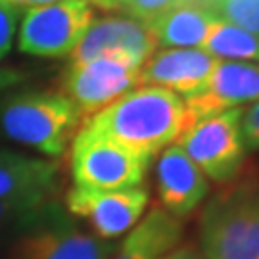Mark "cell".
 I'll return each mask as SVG.
<instances>
[{"label": "cell", "mask_w": 259, "mask_h": 259, "mask_svg": "<svg viewBox=\"0 0 259 259\" xmlns=\"http://www.w3.org/2000/svg\"><path fill=\"white\" fill-rule=\"evenodd\" d=\"M181 219L154 205L108 259H159L183 240Z\"/></svg>", "instance_id": "9a60e30c"}, {"label": "cell", "mask_w": 259, "mask_h": 259, "mask_svg": "<svg viewBox=\"0 0 259 259\" xmlns=\"http://www.w3.org/2000/svg\"><path fill=\"white\" fill-rule=\"evenodd\" d=\"M113 251V244L81 231L52 202L25 225L10 259H108Z\"/></svg>", "instance_id": "8992f818"}, {"label": "cell", "mask_w": 259, "mask_h": 259, "mask_svg": "<svg viewBox=\"0 0 259 259\" xmlns=\"http://www.w3.org/2000/svg\"><path fill=\"white\" fill-rule=\"evenodd\" d=\"M188 125L185 100L159 87H139L84 121V127L152 159Z\"/></svg>", "instance_id": "6da1fadb"}, {"label": "cell", "mask_w": 259, "mask_h": 259, "mask_svg": "<svg viewBox=\"0 0 259 259\" xmlns=\"http://www.w3.org/2000/svg\"><path fill=\"white\" fill-rule=\"evenodd\" d=\"M205 259H259V175L225 183L200 215Z\"/></svg>", "instance_id": "7a4b0ae2"}, {"label": "cell", "mask_w": 259, "mask_h": 259, "mask_svg": "<svg viewBox=\"0 0 259 259\" xmlns=\"http://www.w3.org/2000/svg\"><path fill=\"white\" fill-rule=\"evenodd\" d=\"M150 157L140 156L89 127L77 131L71 144L69 167L75 186L94 190H123L140 186Z\"/></svg>", "instance_id": "277c9868"}, {"label": "cell", "mask_w": 259, "mask_h": 259, "mask_svg": "<svg viewBox=\"0 0 259 259\" xmlns=\"http://www.w3.org/2000/svg\"><path fill=\"white\" fill-rule=\"evenodd\" d=\"M81 121L62 93H19L0 102L2 135L48 157L64 154Z\"/></svg>", "instance_id": "3957f363"}, {"label": "cell", "mask_w": 259, "mask_h": 259, "mask_svg": "<svg viewBox=\"0 0 259 259\" xmlns=\"http://www.w3.org/2000/svg\"><path fill=\"white\" fill-rule=\"evenodd\" d=\"M157 42L152 29L127 16H104L93 19L83 38L71 52V64H83L102 56H129L144 65Z\"/></svg>", "instance_id": "30bf717a"}, {"label": "cell", "mask_w": 259, "mask_h": 259, "mask_svg": "<svg viewBox=\"0 0 259 259\" xmlns=\"http://www.w3.org/2000/svg\"><path fill=\"white\" fill-rule=\"evenodd\" d=\"M40 209H25V207H19V205L8 204V202L0 200V229L10 225V223H19V225L25 227L27 223H31L37 217V213Z\"/></svg>", "instance_id": "7402d4cb"}, {"label": "cell", "mask_w": 259, "mask_h": 259, "mask_svg": "<svg viewBox=\"0 0 259 259\" xmlns=\"http://www.w3.org/2000/svg\"><path fill=\"white\" fill-rule=\"evenodd\" d=\"M94 19L87 0H60L33 6L23 14L18 47L38 58H64L73 52Z\"/></svg>", "instance_id": "ba28073f"}, {"label": "cell", "mask_w": 259, "mask_h": 259, "mask_svg": "<svg viewBox=\"0 0 259 259\" xmlns=\"http://www.w3.org/2000/svg\"><path fill=\"white\" fill-rule=\"evenodd\" d=\"M142 64L129 56H102L83 64H69L62 75V91L83 121L115 102L140 83Z\"/></svg>", "instance_id": "52a82bcc"}, {"label": "cell", "mask_w": 259, "mask_h": 259, "mask_svg": "<svg viewBox=\"0 0 259 259\" xmlns=\"http://www.w3.org/2000/svg\"><path fill=\"white\" fill-rule=\"evenodd\" d=\"M219 60L202 48H165L154 52L140 69V83L188 96L204 93Z\"/></svg>", "instance_id": "7c38bea8"}, {"label": "cell", "mask_w": 259, "mask_h": 259, "mask_svg": "<svg viewBox=\"0 0 259 259\" xmlns=\"http://www.w3.org/2000/svg\"><path fill=\"white\" fill-rule=\"evenodd\" d=\"M202 50L211 54L213 58L231 60V62H240V60L259 62V37L217 19Z\"/></svg>", "instance_id": "e0dca14e"}, {"label": "cell", "mask_w": 259, "mask_h": 259, "mask_svg": "<svg viewBox=\"0 0 259 259\" xmlns=\"http://www.w3.org/2000/svg\"><path fill=\"white\" fill-rule=\"evenodd\" d=\"M148 200V190L142 186L123 190L73 186L65 196V205L71 215L89 221L98 238L110 240L131 231L142 219Z\"/></svg>", "instance_id": "9c48e42d"}, {"label": "cell", "mask_w": 259, "mask_h": 259, "mask_svg": "<svg viewBox=\"0 0 259 259\" xmlns=\"http://www.w3.org/2000/svg\"><path fill=\"white\" fill-rule=\"evenodd\" d=\"M240 108L213 113L190 123L179 137V146L200 171L215 183H229L242 173L246 142L242 137Z\"/></svg>", "instance_id": "5b68a950"}, {"label": "cell", "mask_w": 259, "mask_h": 259, "mask_svg": "<svg viewBox=\"0 0 259 259\" xmlns=\"http://www.w3.org/2000/svg\"><path fill=\"white\" fill-rule=\"evenodd\" d=\"M246 102H259V65L219 60L204 93L185 98L188 125Z\"/></svg>", "instance_id": "4fadbf2b"}, {"label": "cell", "mask_w": 259, "mask_h": 259, "mask_svg": "<svg viewBox=\"0 0 259 259\" xmlns=\"http://www.w3.org/2000/svg\"><path fill=\"white\" fill-rule=\"evenodd\" d=\"M19 18H21V8L18 4L0 0V60L6 58V54L12 50Z\"/></svg>", "instance_id": "ffe728a7"}, {"label": "cell", "mask_w": 259, "mask_h": 259, "mask_svg": "<svg viewBox=\"0 0 259 259\" xmlns=\"http://www.w3.org/2000/svg\"><path fill=\"white\" fill-rule=\"evenodd\" d=\"M217 18L204 4L186 0L152 21L148 27L157 45L165 48H198L204 47Z\"/></svg>", "instance_id": "2e32d148"}, {"label": "cell", "mask_w": 259, "mask_h": 259, "mask_svg": "<svg viewBox=\"0 0 259 259\" xmlns=\"http://www.w3.org/2000/svg\"><path fill=\"white\" fill-rule=\"evenodd\" d=\"M60 165L40 157L0 150V200L25 209L54 202L60 188Z\"/></svg>", "instance_id": "8fae6325"}, {"label": "cell", "mask_w": 259, "mask_h": 259, "mask_svg": "<svg viewBox=\"0 0 259 259\" xmlns=\"http://www.w3.org/2000/svg\"><path fill=\"white\" fill-rule=\"evenodd\" d=\"M159 259H205L200 248H196L194 244H179L177 248L167 251L165 255Z\"/></svg>", "instance_id": "603a6c76"}, {"label": "cell", "mask_w": 259, "mask_h": 259, "mask_svg": "<svg viewBox=\"0 0 259 259\" xmlns=\"http://www.w3.org/2000/svg\"><path fill=\"white\" fill-rule=\"evenodd\" d=\"M8 2H14V4H18V6H21V4H29V6L33 8V6H45V4H54V2H60V0H8Z\"/></svg>", "instance_id": "d4e9b609"}, {"label": "cell", "mask_w": 259, "mask_h": 259, "mask_svg": "<svg viewBox=\"0 0 259 259\" xmlns=\"http://www.w3.org/2000/svg\"><path fill=\"white\" fill-rule=\"evenodd\" d=\"M242 137L246 148L259 150V102H255L246 113H242Z\"/></svg>", "instance_id": "44dd1931"}, {"label": "cell", "mask_w": 259, "mask_h": 259, "mask_svg": "<svg viewBox=\"0 0 259 259\" xmlns=\"http://www.w3.org/2000/svg\"><path fill=\"white\" fill-rule=\"evenodd\" d=\"M104 10H121L127 14V18L139 19L150 25L152 21L161 18L169 10L183 4L186 0H87Z\"/></svg>", "instance_id": "d6986e66"}, {"label": "cell", "mask_w": 259, "mask_h": 259, "mask_svg": "<svg viewBox=\"0 0 259 259\" xmlns=\"http://www.w3.org/2000/svg\"><path fill=\"white\" fill-rule=\"evenodd\" d=\"M217 19L259 37V0H196Z\"/></svg>", "instance_id": "ac0fdd59"}, {"label": "cell", "mask_w": 259, "mask_h": 259, "mask_svg": "<svg viewBox=\"0 0 259 259\" xmlns=\"http://www.w3.org/2000/svg\"><path fill=\"white\" fill-rule=\"evenodd\" d=\"M156 185L161 207L177 219L188 217L209 192L205 175L179 144L161 152L156 163Z\"/></svg>", "instance_id": "5bb4252c"}, {"label": "cell", "mask_w": 259, "mask_h": 259, "mask_svg": "<svg viewBox=\"0 0 259 259\" xmlns=\"http://www.w3.org/2000/svg\"><path fill=\"white\" fill-rule=\"evenodd\" d=\"M27 75L19 69H14V67H0V91L4 89H10L14 84H19L21 81H25Z\"/></svg>", "instance_id": "cb8c5ba5"}]
</instances>
